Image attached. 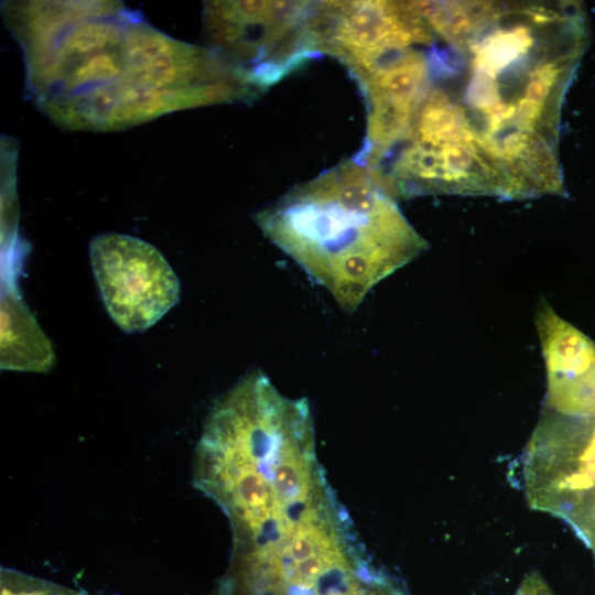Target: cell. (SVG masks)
I'll return each instance as SVG.
<instances>
[{"instance_id": "cell-1", "label": "cell", "mask_w": 595, "mask_h": 595, "mask_svg": "<svg viewBox=\"0 0 595 595\" xmlns=\"http://www.w3.org/2000/svg\"><path fill=\"white\" fill-rule=\"evenodd\" d=\"M425 71L382 161L396 197L565 195L562 108L589 42L578 1H418Z\"/></svg>"}, {"instance_id": "cell-2", "label": "cell", "mask_w": 595, "mask_h": 595, "mask_svg": "<svg viewBox=\"0 0 595 595\" xmlns=\"http://www.w3.org/2000/svg\"><path fill=\"white\" fill-rule=\"evenodd\" d=\"M6 20L23 50L30 93L66 128L122 129L206 101L209 52L121 3L13 2Z\"/></svg>"}, {"instance_id": "cell-3", "label": "cell", "mask_w": 595, "mask_h": 595, "mask_svg": "<svg viewBox=\"0 0 595 595\" xmlns=\"http://www.w3.org/2000/svg\"><path fill=\"white\" fill-rule=\"evenodd\" d=\"M193 484L228 517L234 556L272 548L342 507L316 457L307 400L283 396L260 369L212 407Z\"/></svg>"}, {"instance_id": "cell-4", "label": "cell", "mask_w": 595, "mask_h": 595, "mask_svg": "<svg viewBox=\"0 0 595 595\" xmlns=\"http://www.w3.org/2000/svg\"><path fill=\"white\" fill-rule=\"evenodd\" d=\"M253 219L349 314L428 248L396 198L355 158L294 185Z\"/></svg>"}, {"instance_id": "cell-5", "label": "cell", "mask_w": 595, "mask_h": 595, "mask_svg": "<svg viewBox=\"0 0 595 595\" xmlns=\"http://www.w3.org/2000/svg\"><path fill=\"white\" fill-rule=\"evenodd\" d=\"M314 2L210 1L204 32L209 48L241 72L259 94L317 55L310 29Z\"/></svg>"}, {"instance_id": "cell-6", "label": "cell", "mask_w": 595, "mask_h": 595, "mask_svg": "<svg viewBox=\"0 0 595 595\" xmlns=\"http://www.w3.org/2000/svg\"><path fill=\"white\" fill-rule=\"evenodd\" d=\"M523 488L529 507L565 521L595 561V415L542 412L523 454Z\"/></svg>"}, {"instance_id": "cell-7", "label": "cell", "mask_w": 595, "mask_h": 595, "mask_svg": "<svg viewBox=\"0 0 595 595\" xmlns=\"http://www.w3.org/2000/svg\"><path fill=\"white\" fill-rule=\"evenodd\" d=\"M89 256L104 304L126 333L149 328L178 302V278L149 242L102 234L91 240Z\"/></svg>"}, {"instance_id": "cell-8", "label": "cell", "mask_w": 595, "mask_h": 595, "mask_svg": "<svg viewBox=\"0 0 595 595\" xmlns=\"http://www.w3.org/2000/svg\"><path fill=\"white\" fill-rule=\"evenodd\" d=\"M537 328L547 369L545 410L564 416L595 415V342L544 304Z\"/></svg>"}, {"instance_id": "cell-9", "label": "cell", "mask_w": 595, "mask_h": 595, "mask_svg": "<svg viewBox=\"0 0 595 595\" xmlns=\"http://www.w3.org/2000/svg\"><path fill=\"white\" fill-rule=\"evenodd\" d=\"M54 363L50 342L14 293L1 306V367L47 371Z\"/></svg>"}, {"instance_id": "cell-10", "label": "cell", "mask_w": 595, "mask_h": 595, "mask_svg": "<svg viewBox=\"0 0 595 595\" xmlns=\"http://www.w3.org/2000/svg\"><path fill=\"white\" fill-rule=\"evenodd\" d=\"M0 595H86L15 570L1 567Z\"/></svg>"}, {"instance_id": "cell-11", "label": "cell", "mask_w": 595, "mask_h": 595, "mask_svg": "<svg viewBox=\"0 0 595 595\" xmlns=\"http://www.w3.org/2000/svg\"><path fill=\"white\" fill-rule=\"evenodd\" d=\"M515 595H553L550 586L539 572L528 574Z\"/></svg>"}, {"instance_id": "cell-12", "label": "cell", "mask_w": 595, "mask_h": 595, "mask_svg": "<svg viewBox=\"0 0 595 595\" xmlns=\"http://www.w3.org/2000/svg\"><path fill=\"white\" fill-rule=\"evenodd\" d=\"M358 584H359V583H358ZM358 584H357V585H358ZM357 585H356V586H357ZM356 586H355V587H356ZM355 587H354V588H355ZM354 588H353V589H354ZM353 589H351V591H353ZM347 594H348V593H347ZM345 595H346V594H345Z\"/></svg>"}]
</instances>
